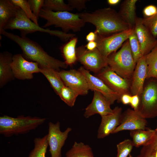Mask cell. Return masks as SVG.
<instances>
[{"instance_id":"6da1fadb","label":"cell","mask_w":157,"mask_h":157,"mask_svg":"<svg viewBox=\"0 0 157 157\" xmlns=\"http://www.w3.org/2000/svg\"><path fill=\"white\" fill-rule=\"evenodd\" d=\"M2 34L16 42L20 47L24 57L37 63L40 68L51 69L59 72L60 68H66L68 65L65 62L49 55L38 44L26 36L21 37L3 29Z\"/></svg>"},{"instance_id":"7a4b0ae2","label":"cell","mask_w":157,"mask_h":157,"mask_svg":"<svg viewBox=\"0 0 157 157\" xmlns=\"http://www.w3.org/2000/svg\"><path fill=\"white\" fill-rule=\"evenodd\" d=\"M78 14L85 23L94 25V31L101 36H108L130 29L118 13L110 7L99 9L92 13Z\"/></svg>"},{"instance_id":"3957f363","label":"cell","mask_w":157,"mask_h":157,"mask_svg":"<svg viewBox=\"0 0 157 157\" xmlns=\"http://www.w3.org/2000/svg\"><path fill=\"white\" fill-rule=\"evenodd\" d=\"M46 120V118L29 116L16 117L2 116L0 117V133L6 137L25 134L35 129Z\"/></svg>"},{"instance_id":"277c9868","label":"cell","mask_w":157,"mask_h":157,"mask_svg":"<svg viewBox=\"0 0 157 157\" xmlns=\"http://www.w3.org/2000/svg\"><path fill=\"white\" fill-rule=\"evenodd\" d=\"M3 29L19 30L21 31L22 36H26L28 34L39 31L57 36L64 41L69 40L75 35L73 34L67 33L58 30L45 29L40 27L29 18L20 8L15 16L9 21Z\"/></svg>"},{"instance_id":"5b68a950","label":"cell","mask_w":157,"mask_h":157,"mask_svg":"<svg viewBox=\"0 0 157 157\" xmlns=\"http://www.w3.org/2000/svg\"><path fill=\"white\" fill-rule=\"evenodd\" d=\"M39 17L47 21L42 28L54 25L61 28L65 33L70 30L74 32L80 31L85 23L78 13L69 11L54 12L42 8Z\"/></svg>"},{"instance_id":"8992f818","label":"cell","mask_w":157,"mask_h":157,"mask_svg":"<svg viewBox=\"0 0 157 157\" xmlns=\"http://www.w3.org/2000/svg\"><path fill=\"white\" fill-rule=\"evenodd\" d=\"M108 65L122 77L131 81L136 63H135L128 40L117 52L113 53L106 58Z\"/></svg>"},{"instance_id":"52a82bcc","label":"cell","mask_w":157,"mask_h":157,"mask_svg":"<svg viewBox=\"0 0 157 157\" xmlns=\"http://www.w3.org/2000/svg\"><path fill=\"white\" fill-rule=\"evenodd\" d=\"M139 98L138 113L146 119L157 117V78L146 79Z\"/></svg>"},{"instance_id":"ba28073f","label":"cell","mask_w":157,"mask_h":157,"mask_svg":"<svg viewBox=\"0 0 157 157\" xmlns=\"http://www.w3.org/2000/svg\"><path fill=\"white\" fill-rule=\"evenodd\" d=\"M77 60L89 71L97 74L108 65L106 58L101 54L97 48L93 50L87 49L85 46L76 48Z\"/></svg>"},{"instance_id":"9c48e42d","label":"cell","mask_w":157,"mask_h":157,"mask_svg":"<svg viewBox=\"0 0 157 157\" xmlns=\"http://www.w3.org/2000/svg\"><path fill=\"white\" fill-rule=\"evenodd\" d=\"M133 29H129L107 36H101L96 33L95 41L97 44V48L102 55L106 58L110 54L116 52L123 42L128 39Z\"/></svg>"},{"instance_id":"30bf717a","label":"cell","mask_w":157,"mask_h":157,"mask_svg":"<svg viewBox=\"0 0 157 157\" xmlns=\"http://www.w3.org/2000/svg\"><path fill=\"white\" fill-rule=\"evenodd\" d=\"M96 74V76L102 80L120 98L124 94L131 95L130 90L131 81L119 76L108 65Z\"/></svg>"},{"instance_id":"8fae6325","label":"cell","mask_w":157,"mask_h":157,"mask_svg":"<svg viewBox=\"0 0 157 157\" xmlns=\"http://www.w3.org/2000/svg\"><path fill=\"white\" fill-rule=\"evenodd\" d=\"M48 126L47 140L51 157H61L62 148L72 129L68 127L64 131H61L58 121L55 124L49 122Z\"/></svg>"},{"instance_id":"7c38bea8","label":"cell","mask_w":157,"mask_h":157,"mask_svg":"<svg viewBox=\"0 0 157 157\" xmlns=\"http://www.w3.org/2000/svg\"><path fill=\"white\" fill-rule=\"evenodd\" d=\"M11 67L15 78L19 79H31L34 73L40 72L37 63L27 60L21 54L13 56Z\"/></svg>"},{"instance_id":"4fadbf2b","label":"cell","mask_w":157,"mask_h":157,"mask_svg":"<svg viewBox=\"0 0 157 157\" xmlns=\"http://www.w3.org/2000/svg\"><path fill=\"white\" fill-rule=\"evenodd\" d=\"M59 74L65 85L77 91L80 95L87 94L90 90L85 78L78 70H63Z\"/></svg>"},{"instance_id":"5bb4252c","label":"cell","mask_w":157,"mask_h":157,"mask_svg":"<svg viewBox=\"0 0 157 157\" xmlns=\"http://www.w3.org/2000/svg\"><path fill=\"white\" fill-rule=\"evenodd\" d=\"M78 70L85 76L90 90L101 93L109 101L110 105L113 104L116 101L120 102V98L115 92L111 90L101 79L91 74L89 70L83 67H81Z\"/></svg>"},{"instance_id":"9a60e30c","label":"cell","mask_w":157,"mask_h":157,"mask_svg":"<svg viewBox=\"0 0 157 157\" xmlns=\"http://www.w3.org/2000/svg\"><path fill=\"white\" fill-rule=\"evenodd\" d=\"M147 122L134 110L128 108L122 113L120 125L111 134L124 130H145Z\"/></svg>"},{"instance_id":"2e32d148","label":"cell","mask_w":157,"mask_h":157,"mask_svg":"<svg viewBox=\"0 0 157 157\" xmlns=\"http://www.w3.org/2000/svg\"><path fill=\"white\" fill-rule=\"evenodd\" d=\"M134 29L140 44L142 56H145L157 45V39L142 23L140 18H137Z\"/></svg>"},{"instance_id":"e0dca14e","label":"cell","mask_w":157,"mask_h":157,"mask_svg":"<svg viewBox=\"0 0 157 157\" xmlns=\"http://www.w3.org/2000/svg\"><path fill=\"white\" fill-rule=\"evenodd\" d=\"M122 109L121 107H115L113 112L101 116V121L97 131V138H103L108 136L120 124Z\"/></svg>"},{"instance_id":"ac0fdd59","label":"cell","mask_w":157,"mask_h":157,"mask_svg":"<svg viewBox=\"0 0 157 157\" xmlns=\"http://www.w3.org/2000/svg\"><path fill=\"white\" fill-rule=\"evenodd\" d=\"M147 75V65L145 56L137 61L131 80L130 90L131 95L140 96L142 93Z\"/></svg>"},{"instance_id":"d6986e66","label":"cell","mask_w":157,"mask_h":157,"mask_svg":"<svg viewBox=\"0 0 157 157\" xmlns=\"http://www.w3.org/2000/svg\"><path fill=\"white\" fill-rule=\"evenodd\" d=\"M94 92L92 101L85 109L84 117L88 118L96 114H99L101 117L111 113L113 109L110 107L109 101L100 92Z\"/></svg>"},{"instance_id":"ffe728a7","label":"cell","mask_w":157,"mask_h":157,"mask_svg":"<svg viewBox=\"0 0 157 157\" xmlns=\"http://www.w3.org/2000/svg\"><path fill=\"white\" fill-rule=\"evenodd\" d=\"M13 56L10 53L5 51L0 53V87L3 86L8 82L13 80V74L11 64Z\"/></svg>"},{"instance_id":"44dd1931","label":"cell","mask_w":157,"mask_h":157,"mask_svg":"<svg viewBox=\"0 0 157 157\" xmlns=\"http://www.w3.org/2000/svg\"><path fill=\"white\" fill-rule=\"evenodd\" d=\"M137 0H125L121 3L119 12V15L129 25V28L135 27L136 16V3Z\"/></svg>"},{"instance_id":"7402d4cb","label":"cell","mask_w":157,"mask_h":157,"mask_svg":"<svg viewBox=\"0 0 157 157\" xmlns=\"http://www.w3.org/2000/svg\"><path fill=\"white\" fill-rule=\"evenodd\" d=\"M19 8L10 0H0V31L15 16Z\"/></svg>"},{"instance_id":"603a6c76","label":"cell","mask_w":157,"mask_h":157,"mask_svg":"<svg viewBox=\"0 0 157 157\" xmlns=\"http://www.w3.org/2000/svg\"><path fill=\"white\" fill-rule=\"evenodd\" d=\"M156 131L149 128L145 130H135L130 131L133 146L139 147L148 144L154 136Z\"/></svg>"},{"instance_id":"cb8c5ba5","label":"cell","mask_w":157,"mask_h":157,"mask_svg":"<svg viewBox=\"0 0 157 157\" xmlns=\"http://www.w3.org/2000/svg\"><path fill=\"white\" fill-rule=\"evenodd\" d=\"M77 42L78 38L74 37L60 47L65 62L68 66L73 65L77 61L76 48Z\"/></svg>"},{"instance_id":"d4e9b609","label":"cell","mask_w":157,"mask_h":157,"mask_svg":"<svg viewBox=\"0 0 157 157\" xmlns=\"http://www.w3.org/2000/svg\"><path fill=\"white\" fill-rule=\"evenodd\" d=\"M40 72L47 78L55 92L59 95L65 85L59 75V72L51 69L40 68Z\"/></svg>"},{"instance_id":"484cf974","label":"cell","mask_w":157,"mask_h":157,"mask_svg":"<svg viewBox=\"0 0 157 157\" xmlns=\"http://www.w3.org/2000/svg\"><path fill=\"white\" fill-rule=\"evenodd\" d=\"M66 157H94L91 147L83 143L74 142L66 154Z\"/></svg>"},{"instance_id":"4316f807","label":"cell","mask_w":157,"mask_h":157,"mask_svg":"<svg viewBox=\"0 0 157 157\" xmlns=\"http://www.w3.org/2000/svg\"><path fill=\"white\" fill-rule=\"evenodd\" d=\"M145 56L147 65V79L157 78V45Z\"/></svg>"},{"instance_id":"83f0119b","label":"cell","mask_w":157,"mask_h":157,"mask_svg":"<svg viewBox=\"0 0 157 157\" xmlns=\"http://www.w3.org/2000/svg\"><path fill=\"white\" fill-rule=\"evenodd\" d=\"M34 147L28 157H46L48 146L47 135L42 138H36L34 140Z\"/></svg>"},{"instance_id":"f1b7e54d","label":"cell","mask_w":157,"mask_h":157,"mask_svg":"<svg viewBox=\"0 0 157 157\" xmlns=\"http://www.w3.org/2000/svg\"><path fill=\"white\" fill-rule=\"evenodd\" d=\"M54 12L69 11L72 10V8L63 0H44L42 8Z\"/></svg>"},{"instance_id":"f546056e","label":"cell","mask_w":157,"mask_h":157,"mask_svg":"<svg viewBox=\"0 0 157 157\" xmlns=\"http://www.w3.org/2000/svg\"><path fill=\"white\" fill-rule=\"evenodd\" d=\"M79 95L77 91L65 85L62 88L59 96L67 105L72 107L74 106L76 99Z\"/></svg>"},{"instance_id":"4dcf8cb0","label":"cell","mask_w":157,"mask_h":157,"mask_svg":"<svg viewBox=\"0 0 157 157\" xmlns=\"http://www.w3.org/2000/svg\"><path fill=\"white\" fill-rule=\"evenodd\" d=\"M136 157H157V132L151 141L143 146Z\"/></svg>"},{"instance_id":"1f68e13d","label":"cell","mask_w":157,"mask_h":157,"mask_svg":"<svg viewBox=\"0 0 157 157\" xmlns=\"http://www.w3.org/2000/svg\"><path fill=\"white\" fill-rule=\"evenodd\" d=\"M134 28L129 35L128 40L133 56L136 63L138 60L142 56L141 54L140 46L137 35Z\"/></svg>"},{"instance_id":"d6a6232c","label":"cell","mask_w":157,"mask_h":157,"mask_svg":"<svg viewBox=\"0 0 157 157\" xmlns=\"http://www.w3.org/2000/svg\"><path fill=\"white\" fill-rule=\"evenodd\" d=\"M10 1L15 5L21 8L32 21L37 24L38 25V19L33 13L28 0H10Z\"/></svg>"},{"instance_id":"836d02e7","label":"cell","mask_w":157,"mask_h":157,"mask_svg":"<svg viewBox=\"0 0 157 157\" xmlns=\"http://www.w3.org/2000/svg\"><path fill=\"white\" fill-rule=\"evenodd\" d=\"M132 141L129 139L125 140L117 145V157H127L133 149Z\"/></svg>"},{"instance_id":"e575fe53","label":"cell","mask_w":157,"mask_h":157,"mask_svg":"<svg viewBox=\"0 0 157 157\" xmlns=\"http://www.w3.org/2000/svg\"><path fill=\"white\" fill-rule=\"evenodd\" d=\"M142 23L156 38L157 37V13L150 17L140 18Z\"/></svg>"},{"instance_id":"d590c367","label":"cell","mask_w":157,"mask_h":157,"mask_svg":"<svg viewBox=\"0 0 157 157\" xmlns=\"http://www.w3.org/2000/svg\"><path fill=\"white\" fill-rule=\"evenodd\" d=\"M31 10L35 16L38 19L40 11L42 8L44 0H28Z\"/></svg>"},{"instance_id":"8d00e7d4","label":"cell","mask_w":157,"mask_h":157,"mask_svg":"<svg viewBox=\"0 0 157 157\" xmlns=\"http://www.w3.org/2000/svg\"><path fill=\"white\" fill-rule=\"evenodd\" d=\"M68 4L72 8L79 11L86 9L85 3L87 0H68Z\"/></svg>"},{"instance_id":"74e56055","label":"cell","mask_w":157,"mask_h":157,"mask_svg":"<svg viewBox=\"0 0 157 157\" xmlns=\"http://www.w3.org/2000/svg\"><path fill=\"white\" fill-rule=\"evenodd\" d=\"M157 13V7L153 5L146 6L143 10V14L144 17H148L153 16Z\"/></svg>"},{"instance_id":"f35d334b","label":"cell","mask_w":157,"mask_h":157,"mask_svg":"<svg viewBox=\"0 0 157 157\" xmlns=\"http://www.w3.org/2000/svg\"><path fill=\"white\" fill-rule=\"evenodd\" d=\"M140 102V98L138 95H132L130 103L131 107L136 111L138 106Z\"/></svg>"},{"instance_id":"ab89813d","label":"cell","mask_w":157,"mask_h":157,"mask_svg":"<svg viewBox=\"0 0 157 157\" xmlns=\"http://www.w3.org/2000/svg\"><path fill=\"white\" fill-rule=\"evenodd\" d=\"M132 95L129 94H126L122 95L120 98V102L124 104H129Z\"/></svg>"},{"instance_id":"60d3db41","label":"cell","mask_w":157,"mask_h":157,"mask_svg":"<svg viewBox=\"0 0 157 157\" xmlns=\"http://www.w3.org/2000/svg\"><path fill=\"white\" fill-rule=\"evenodd\" d=\"M97 38V34L94 31L90 32L86 37V40L88 42L95 41Z\"/></svg>"},{"instance_id":"b9f144b4","label":"cell","mask_w":157,"mask_h":157,"mask_svg":"<svg viewBox=\"0 0 157 157\" xmlns=\"http://www.w3.org/2000/svg\"><path fill=\"white\" fill-rule=\"evenodd\" d=\"M85 46L88 50H93L97 48V44L95 41L89 42Z\"/></svg>"},{"instance_id":"7bdbcfd3","label":"cell","mask_w":157,"mask_h":157,"mask_svg":"<svg viewBox=\"0 0 157 157\" xmlns=\"http://www.w3.org/2000/svg\"><path fill=\"white\" fill-rule=\"evenodd\" d=\"M120 0H108V3L110 5L114 6L119 3L121 1Z\"/></svg>"},{"instance_id":"ee69618b","label":"cell","mask_w":157,"mask_h":157,"mask_svg":"<svg viewBox=\"0 0 157 157\" xmlns=\"http://www.w3.org/2000/svg\"><path fill=\"white\" fill-rule=\"evenodd\" d=\"M129 157H133L130 154L129 155Z\"/></svg>"},{"instance_id":"f6af8a7d","label":"cell","mask_w":157,"mask_h":157,"mask_svg":"<svg viewBox=\"0 0 157 157\" xmlns=\"http://www.w3.org/2000/svg\"><path fill=\"white\" fill-rule=\"evenodd\" d=\"M155 130L156 131V132H157V126Z\"/></svg>"},{"instance_id":"bcb514c9","label":"cell","mask_w":157,"mask_h":157,"mask_svg":"<svg viewBox=\"0 0 157 157\" xmlns=\"http://www.w3.org/2000/svg\"></svg>"}]
</instances>
